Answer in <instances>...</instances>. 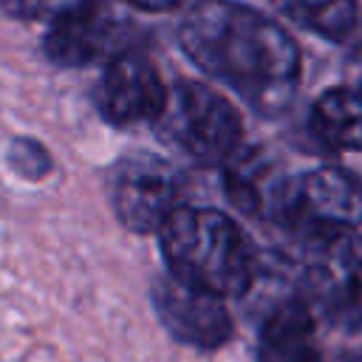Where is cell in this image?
Segmentation results:
<instances>
[{"label":"cell","instance_id":"1","mask_svg":"<svg viewBox=\"0 0 362 362\" xmlns=\"http://www.w3.org/2000/svg\"><path fill=\"white\" fill-rule=\"evenodd\" d=\"M178 42L206 76L260 116L288 110L303 74L300 45L263 11L235 0H198L181 17Z\"/></svg>","mask_w":362,"mask_h":362},{"label":"cell","instance_id":"2","mask_svg":"<svg viewBox=\"0 0 362 362\" xmlns=\"http://www.w3.org/2000/svg\"><path fill=\"white\" fill-rule=\"evenodd\" d=\"M170 274L218 297H243L257 260L243 229L218 209L178 206L158 232Z\"/></svg>","mask_w":362,"mask_h":362},{"label":"cell","instance_id":"3","mask_svg":"<svg viewBox=\"0 0 362 362\" xmlns=\"http://www.w3.org/2000/svg\"><path fill=\"white\" fill-rule=\"evenodd\" d=\"M294 294L334 328L362 331V240L351 229L297 238Z\"/></svg>","mask_w":362,"mask_h":362},{"label":"cell","instance_id":"4","mask_svg":"<svg viewBox=\"0 0 362 362\" xmlns=\"http://www.w3.org/2000/svg\"><path fill=\"white\" fill-rule=\"evenodd\" d=\"M153 124L167 147L201 167H223L240 150V116L206 82H175Z\"/></svg>","mask_w":362,"mask_h":362},{"label":"cell","instance_id":"5","mask_svg":"<svg viewBox=\"0 0 362 362\" xmlns=\"http://www.w3.org/2000/svg\"><path fill=\"white\" fill-rule=\"evenodd\" d=\"M294 240L362 223V181L342 167H317L283 178L272 215Z\"/></svg>","mask_w":362,"mask_h":362},{"label":"cell","instance_id":"6","mask_svg":"<svg viewBox=\"0 0 362 362\" xmlns=\"http://www.w3.org/2000/svg\"><path fill=\"white\" fill-rule=\"evenodd\" d=\"M113 215L130 232H161L184 195L178 167L156 153L122 156L107 173Z\"/></svg>","mask_w":362,"mask_h":362},{"label":"cell","instance_id":"7","mask_svg":"<svg viewBox=\"0 0 362 362\" xmlns=\"http://www.w3.org/2000/svg\"><path fill=\"white\" fill-rule=\"evenodd\" d=\"M141 34L127 17L110 14L102 3L51 23L42 51L51 62L65 68H85L93 62H110L119 54L136 51Z\"/></svg>","mask_w":362,"mask_h":362},{"label":"cell","instance_id":"8","mask_svg":"<svg viewBox=\"0 0 362 362\" xmlns=\"http://www.w3.org/2000/svg\"><path fill=\"white\" fill-rule=\"evenodd\" d=\"M167 93L170 88H164L156 65L144 54L127 51L105 62L93 102L99 116L113 127H133L153 124L167 105Z\"/></svg>","mask_w":362,"mask_h":362},{"label":"cell","instance_id":"9","mask_svg":"<svg viewBox=\"0 0 362 362\" xmlns=\"http://www.w3.org/2000/svg\"><path fill=\"white\" fill-rule=\"evenodd\" d=\"M150 294L156 317L178 342L215 351L232 337V317L223 305V297L189 286L175 274L156 277Z\"/></svg>","mask_w":362,"mask_h":362},{"label":"cell","instance_id":"10","mask_svg":"<svg viewBox=\"0 0 362 362\" xmlns=\"http://www.w3.org/2000/svg\"><path fill=\"white\" fill-rule=\"evenodd\" d=\"M314 320V311L297 294L274 305L263 320L255 362H320Z\"/></svg>","mask_w":362,"mask_h":362},{"label":"cell","instance_id":"11","mask_svg":"<svg viewBox=\"0 0 362 362\" xmlns=\"http://www.w3.org/2000/svg\"><path fill=\"white\" fill-rule=\"evenodd\" d=\"M280 184L283 178L272 173V164L257 150H238L223 164V187L229 201L252 218L272 215Z\"/></svg>","mask_w":362,"mask_h":362},{"label":"cell","instance_id":"12","mask_svg":"<svg viewBox=\"0 0 362 362\" xmlns=\"http://www.w3.org/2000/svg\"><path fill=\"white\" fill-rule=\"evenodd\" d=\"M314 136L334 150L362 153V90L331 88L311 107Z\"/></svg>","mask_w":362,"mask_h":362},{"label":"cell","instance_id":"13","mask_svg":"<svg viewBox=\"0 0 362 362\" xmlns=\"http://www.w3.org/2000/svg\"><path fill=\"white\" fill-rule=\"evenodd\" d=\"M297 25L314 31L322 40L342 42L356 28V0H272Z\"/></svg>","mask_w":362,"mask_h":362},{"label":"cell","instance_id":"14","mask_svg":"<svg viewBox=\"0 0 362 362\" xmlns=\"http://www.w3.org/2000/svg\"><path fill=\"white\" fill-rule=\"evenodd\" d=\"M102 0H0V11L17 20H48L57 23L76 11H85Z\"/></svg>","mask_w":362,"mask_h":362},{"label":"cell","instance_id":"15","mask_svg":"<svg viewBox=\"0 0 362 362\" xmlns=\"http://www.w3.org/2000/svg\"><path fill=\"white\" fill-rule=\"evenodd\" d=\"M8 164L23 175V178H42L51 170L48 150L40 141L31 139H17L8 150Z\"/></svg>","mask_w":362,"mask_h":362},{"label":"cell","instance_id":"16","mask_svg":"<svg viewBox=\"0 0 362 362\" xmlns=\"http://www.w3.org/2000/svg\"><path fill=\"white\" fill-rule=\"evenodd\" d=\"M124 3H130L141 11H173V8L184 6L187 0H124Z\"/></svg>","mask_w":362,"mask_h":362}]
</instances>
